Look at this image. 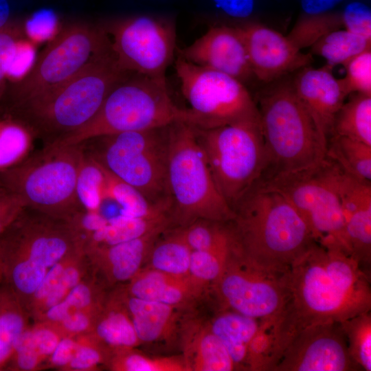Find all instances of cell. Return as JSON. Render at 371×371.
Returning a JSON list of instances; mask_svg holds the SVG:
<instances>
[{
  "label": "cell",
  "instance_id": "1",
  "mask_svg": "<svg viewBox=\"0 0 371 371\" xmlns=\"http://www.w3.org/2000/svg\"><path fill=\"white\" fill-rule=\"evenodd\" d=\"M287 317L295 333L370 311V276L348 253L315 243L288 273Z\"/></svg>",
  "mask_w": 371,
  "mask_h": 371
},
{
  "label": "cell",
  "instance_id": "2",
  "mask_svg": "<svg viewBox=\"0 0 371 371\" xmlns=\"http://www.w3.org/2000/svg\"><path fill=\"white\" fill-rule=\"evenodd\" d=\"M234 211L232 224L239 248L267 269L289 271L316 243L297 211L276 191L255 186Z\"/></svg>",
  "mask_w": 371,
  "mask_h": 371
},
{
  "label": "cell",
  "instance_id": "3",
  "mask_svg": "<svg viewBox=\"0 0 371 371\" xmlns=\"http://www.w3.org/2000/svg\"><path fill=\"white\" fill-rule=\"evenodd\" d=\"M268 85L255 100L266 157L258 181L313 166L326 157V144L292 80L283 77Z\"/></svg>",
  "mask_w": 371,
  "mask_h": 371
},
{
  "label": "cell",
  "instance_id": "4",
  "mask_svg": "<svg viewBox=\"0 0 371 371\" xmlns=\"http://www.w3.org/2000/svg\"><path fill=\"white\" fill-rule=\"evenodd\" d=\"M130 74L110 49L64 83L16 106L17 116L51 144L89 121L111 89Z\"/></svg>",
  "mask_w": 371,
  "mask_h": 371
},
{
  "label": "cell",
  "instance_id": "5",
  "mask_svg": "<svg viewBox=\"0 0 371 371\" xmlns=\"http://www.w3.org/2000/svg\"><path fill=\"white\" fill-rule=\"evenodd\" d=\"M80 245L68 221L26 207L0 235L3 284L25 306L48 271Z\"/></svg>",
  "mask_w": 371,
  "mask_h": 371
},
{
  "label": "cell",
  "instance_id": "6",
  "mask_svg": "<svg viewBox=\"0 0 371 371\" xmlns=\"http://www.w3.org/2000/svg\"><path fill=\"white\" fill-rule=\"evenodd\" d=\"M177 122L199 126L190 109L179 108L174 103L166 82L130 74L111 89L89 121L49 144L79 145L96 137L159 128Z\"/></svg>",
  "mask_w": 371,
  "mask_h": 371
},
{
  "label": "cell",
  "instance_id": "7",
  "mask_svg": "<svg viewBox=\"0 0 371 371\" xmlns=\"http://www.w3.org/2000/svg\"><path fill=\"white\" fill-rule=\"evenodd\" d=\"M166 188L171 216L185 225L198 219L229 222L235 217L219 192L193 126L168 128Z\"/></svg>",
  "mask_w": 371,
  "mask_h": 371
},
{
  "label": "cell",
  "instance_id": "8",
  "mask_svg": "<svg viewBox=\"0 0 371 371\" xmlns=\"http://www.w3.org/2000/svg\"><path fill=\"white\" fill-rule=\"evenodd\" d=\"M83 154L82 144H47L19 166L0 174V185L19 196L27 208L68 221L82 210L76 188Z\"/></svg>",
  "mask_w": 371,
  "mask_h": 371
},
{
  "label": "cell",
  "instance_id": "9",
  "mask_svg": "<svg viewBox=\"0 0 371 371\" xmlns=\"http://www.w3.org/2000/svg\"><path fill=\"white\" fill-rule=\"evenodd\" d=\"M341 173L338 165L326 156L313 166L277 175L256 186L282 195L302 216L317 244L350 255L341 208Z\"/></svg>",
  "mask_w": 371,
  "mask_h": 371
},
{
  "label": "cell",
  "instance_id": "10",
  "mask_svg": "<svg viewBox=\"0 0 371 371\" xmlns=\"http://www.w3.org/2000/svg\"><path fill=\"white\" fill-rule=\"evenodd\" d=\"M194 128L215 183L234 210L258 182L265 168L260 120Z\"/></svg>",
  "mask_w": 371,
  "mask_h": 371
},
{
  "label": "cell",
  "instance_id": "11",
  "mask_svg": "<svg viewBox=\"0 0 371 371\" xmlns=\"http://www.w3.org/2000/svg\"><path fill=\"white\" fill-rule=\"evenodd\" d=\"M168 126L96 137L86 142L91 144L87 151L150 203L164 202L170 199L166 188Z\"/></svg>",
  "mask_w": 371,
  "mask_h": 371
},
{
  "label": "cell",
  "instance_id": "12",
  "mask_svg": "<svg viewBox=\"0 0 371 371\" xmlns=\"http://www.w3.org/2000/svg\"><path fill=\"white\" fill-rule=\"evenodd\" d=\"M110 49L108 36L100 24L75 21L63 26L37 56L29 74L14 84L11 93L14 107L64 83Z\"/></svg>",
  "mask_w": 371,
  "mask_h": 371
},
{
  "label": "cell",
  "instance_id": "13",
  "mask_svg": "<svg viewBox=\"0 0 371 371\" xmlns=\"http://www.w3.org/2000/svg\"><path fill=\"white\" fill-rule=\"evenodd\" d=\"M125 71L166 82L177 50L173 21L147 14L114 17L100 23Z\"/></svg>",
  "mask_w": 371,
  "mask_h": 371
},
{
  "label": "cell",
  "instance_id": "14",
  "mask_svg": "<svg viewBox=\"0 0 371 371\" xmlns=\"http://www.w3.org/2000/svg\"><path fill=\"white\" fill-rule=\"evenodd\" d=\"M183 95L199 128L259 120L255 100L241 81L178 56L175 61Z\"/></svg>",
  "mask_w": 371,
  "mask_h": 371
},
{
  "label": "cell",
  "instance_id": "15",
  "mask_svg": "<svg viewBox=\"0 0 371 371\" xmlns=\"http://www.w3.org/2000/svg\"><path fill=\"white\" fill-rule=\"evenodd\" d=\"M288 273L263 267L236 245L214 284L223 309L260 320L279 317L289 300Z\"/></svg>",
  "mask_w": 371,
  "mask_h": 371
},
{
  "label": "cell",
  "instance_id": "16",
  "mask_svg": "<svg viewBox=\"0 0 371 371\" xmlns=\"http://www.w3.org/2000/svg\"><path fill=\"white\" fill-rule=\"evenodd\" d=\"M360 370L351 359L340 322L311 324L291 338L272 371Z\"/></svg>",
  "mask_w": 371,
  "mask_h": 371
},
{
  "label": "cell",
  "instance_id": "17",
  "mask_svg": "<svg viewBox=\"0 0 371 371\" xmlns=\"http://www.w3.org/2000/svg\"><path fill=\"white\" fill-rule=\"evenodd\" d=\"M243 35L253 76L271 83L295 71L309 66L311 54L302 53L276 30L258 23L238 26Z\"/></svg>",
  "mask_w": 371,
  "mask_h": 371
},
{
  "label": "cell",
  "instance_id": "18",
  "mask_svg": "<svg viewBox=\"0 0 371 371\" xmlns=\"http://www.w3.org/2000/svg\"><path fill=\"white\" fill-rule=\"evenodd\" d=\"M177 51L178 56L192 64L223 73L243 83L254 76L238 26H212Z\"/></svg>",
  "mask_w": 371,
  "mask_h": 371
},
{
  "label": "cell",
  "instance_id": "19",
  "mask_svg": "<svg viewBox=\"0 0 371 371\" xmlns=\"http://www.w3.org/2000/svg\"><path fill=\"white\" fill-rule=\"evenodd\" d=\"M292 83L327 146L335 117L348 97L339 79L327 65L321 68L307 66L300 69Z\"/></svg>",
  "mask_w": 371,
  "mask_h": 371
},
{
  "label": "cell",
  "instance_id": "20",
  "mask_svg": "<svg viewBox=\"0 0 371 371\" xmlns=\"http://www.w3.org/2000/svg\"><path fill=\"white\" fill-rule=\"evenodd\" d=\"M340 201L345 235L351 256L370 276L371 263V181L342 171Z\"/></svg>",
  "mask_w": 371,
  "mask_h": 371
},
{
  "label": "cell",
  "instance_id": "21",
  "mask_svg": "<svg viewBox=\"0 0 371 371\" xmlns=\"http://www.w3.org/2000/svg\"><path fill=\"white\" fill-rule=\"evenodd\" d=\"M166 227H161L140 237L115 245L85 248L91 272L103 284L130 281L139 272L153 245Z\"/></svg>",
  "mask_w": 371,
  "mask_h": 371
},
{
  "label": "cell",
  "instance_id": "22",
  "mask_svg": "<svg viewBox=\"0 0 371 371\" xmlns=\"http://www.w3.org/2000/svg\"><path fill=\"white\" fill-rule=\"evenodd\" d=\"M267 321L223 309L208 325L226 348L237 370H247L248 352L259 343Z\"/></svg>",
  "mask_w": 371,
  "mask_h": 371
},
{
  "label": "cell",
  "instance_id": "23",
  "mask_svg": "<svg viewBox=\"0 0 371 371\" xmlns=\"http://www.w3.org/2000/svg\"><path fill=\"white\" fill-rule=\"evenodd\" d=\"M202 284L191 277H180L153 269L139 271L123 289L133 297L174 306L196 297Z\"/></svg>",
  "mask_w": 371,
  "mask_h": 371
},
{
  "label": "cell",
  "instance_id": "24",
  "mask_svg": "<svg viewBox=\"0 0 371 371\" xmlns=\"http://www.w3.org/2000/svg\"><path fill=\"white\" fill-rule=\"evenodd\" d=\"M92 333L112 352L140 344L120 289L106 295Z\"/></svg>",
  "mask_w": 371,
  "mask_h": 371
},
{
  "label": "cell",
  "instance_id": "25",
  "mask_svg": "<svg viewBox=\"0 0 371 371\" xmlns=\"http://www.w3.org/2000/svg\"><path fill=\"white\" fill-rule=\"evenodd\" d=\"M106 174L103 199L97 211L106 223L118 217H145L170 211V199L152 203L138 190L118 179L107 170Z\"/></svg>",
  "mask_w": 371,
  "mask_h": 371
},
{
  "label": "cell",
  "instance_id": "26",
  "mask_svg": "<svg viewBox=\"0 0 371 371\" xmlns=\"http://www.w3.org/2000/svg\"><path fill=\"white\" fill-rule=\"evenodd\" d=\"M183 362L186 371H232L236 366L209 325L194 326L184 334Z\"/></svg>",
  "mask_w": 371,
  "mask_h": 371
},
{
  "label": "cell",
  "instance_id": "27",
  "mask_svg": "<svg viewBox=\"0 0 371 371\" xmlns=\"http://www.w3.org/2000/svg\"><path fill=\"white\" fill-rule=\"evenodd\" d=\"M140 343L168 337L176 326V306L137 298L120 289Z\"/></svg>",
  "mask_w": 371,
  "mask_h": 371
},
{
  "label": "cell",
  "instance_id": "28",
  "mask_svg": "<svg viewBox=\"0 0 371 371\" xmlns=\"http://www.w3.org/2000/svg\"><path fill=\"white\" fill-rule=\"evenodd\" d=\"M38 137L34 129L17 115L0 119V174L24 162L32 154Z\"/></svg>",
  "mask_w": 371,
  "mask_h": 371
},
{
  "label": "cell",
  "instance_id": "29",
  "mask_svg": "<svg viewBox=\"0 0 371 371\" xmlns=\"http://www.w3.org/2000/svg\"><path fill=\"white\" fill-rule=\"evenodd\" d=\"M170 211L161 212L145 217H118L93 233L84 248L106 246L140 237L157 228L168 226Z\"/></svg>",
  "mask_w": 371,
  "mask_h": 371
},
{
  "label": "cell",
  "instance_id": "30",
  "mask_svg": "<svg viewBox=\"0 0 371 371\" xmlns=\"http://www.w3.org/2000/svg\"><path fill=\"white\" fill-rule=\"evenodd\" d=\"M30 317L21 300L5 285L0 286V370L9 361Z\"/></svg>",
  "mask_w": 371,
  "mask_h": 371
},
{
  "label": "cell",
  "instance_id": "31",
  "mask_svg": "<svg viewBox=\"0 0 371 371\" xmlns=\"http://www.w3.org/2000/svg\"><path fill=\"white\" fill-rule=\"evenodd\" d=\"M352 94L335 117L331 136L345 137L371 146V95Z\"/></svg>",
  "mask_w": 371,
  "mask_h": 371
},
{
  "label": "cell",
  "instance_id": "32",
  "mask_svg": "<svg viewBox=\"0 0 371 371\" xmlns=\"http://www.w3.org/2000/svg\"><path fill=\"white\" fill-rule=\"evenodd\" d=\"M106 295L103 284L90 271L64 300L46 311L36 321L57 323L74 312L100 309Z\"/></svg>",
  "mask_w": 371,
  "mask_h": 371
},
{
  "label": "cell",
  "instance_id": "33",
  "mask_svg": "<svg viewBox=\"0 0 371 371\" xmlns=\"http://www.w3.org/2000/svg\"><path fill=\"white\" fill-rule=\"evenodd\" d=\"M326 156L346 174L361 181H371V146L333 135L327 142Z\"/></svg>",
  "mask_w": 371,
  "mask_h": 371
},
{
  "label": "cell",
  "instance_id": "34",
  "mask_svg": "<svg viewBox=\"0 0 371 371\" xmlns=\"http://www.w3.org/2000/svg\"><path fill=\"white\" fill-rule=\"evenodd\" d=\"M370 46L371 38L341 28L319 38L311 47L310 54L324 58L331 68L336 65L345 67L354 57L371 49Z\"/></svg>",
  "mask_w": 371,
  "mask_h": 371
},
{
  "label": "cell",
  "instance_id": "35",
  "mask_svg": "<svg viewBox=\"0 0 371 371\" xmlns=\"http://www.w3.org/2000/svg\"><path fill=\"white\" fill-rule=\"evenodd\" d=\"M231 221L198 219L177 232L192 251L227 247L237 243Z\"/></svg>",
  "mask_w": 371,
  "mask_h": 371
},
{
  "label": "cell",
  "instance_id": "36",
  "mask_svg": "<svg viewBox=\"0 0 371 371\" xmlns=\"http://www.w3.org/2000/svg\"><path fill=\"white\" fill-rule=\"evenodd\" d=\"M106 177V170L84 147L76 188L77 200L82 210L97 212L99 210Z\"/></svg>",
  "mask_w": 371,
  "mask_h": 371
},
{
  "label": "cell",
  "instance_id": "37",
  "mask_svg": "<svg viewBox=\"0 0 371 371\" xmlns=\"http://www.w3.org/2000/svg\"><path fill=\"white\" fill-rule=\"evenodd\" d=\"M192 249L177 232L156 242L148 254L151 269L180 277H190L189 273Z\"/></svg>",
  "mask_w": 371,
  "mask_h": 371
},
{
  "label": "cell",
  "instance_id": "38",
  "mask_svg": "<svg viewBox=\"0 0 371 371\" xmlns=\"http://www.w3.org/2000/svg\"><path fill=\"white\" fill-rule=\"evenodd\" d=\"M341 28H344L341 12L332 10L319 14H302L286 36L302 51L311 47L328 33Z\"/></svg>",
  "mask_w": 371,
  "mask_h": 371
},
{
  "label": "cell",
  "instance_id": "39",
  "mask_svg": "<svg viewBox=\"0 0 371 371\" xmlns=\"http://www.w3.org/2000/svg\"><path fill=\"white\" fill-rule=\"evenodd\" d=\"M350 356L360 370H371V315L364 313L340 322Z\"/></svg>",
  "mask_w": 371,
  "mask_h": 371
},
{
  "label": "cell",
  "instance_id": "40",
  "mask_svg": "<svg viewBox=\"0 0 371 371\" xmlns=\"http://www.w3.org/2000/svg\"><path fill=\"white\" fill-rule=\"evenodd\" d=\"M106 367L113 371H186L183 360L150 357L134 348L113 351Z\"/></svg>",
  "mask_w": 371,
  "mask_h": 371
},
{
  "label": "cell",
  "instance_id": "41",
  "mask_svg": "<svg viewBox=\"0 0 371 371\" xmlns=\"http://www.w3.org/2000/svg\"><path fill=\"white\" fill-rule=\"evenodd\" d=\"M237 244L207 250L192 251L190 276L202 285L207 283L214 285L223 272L231 250Z\"/></svg>",
  "mask_w": 371,
  "mask_h": 371
},
{
  "label": "cell",
  "instance_id": "42",
  "mask_svg": "<svg viewBox=\"0 0 371 371\" xmlns=\"http://www.w3.org/2000/svg\"><path fill=\"white\" fill-rule=\"evenodd\" d=\"M78 350L63 371H96L106 366L112 351L93 333L78 335Z\"/></svg>",
  "mask_w": 371,
  "mask_h": 371
},
{
  "label": "cell",
  "instance_id": "43",
  "mask_svg": "<svg viewBox=\"0 0 371 371\" xmlns=\"http://www.w3.org/2000/svg\"><path fill=\"white\" fill-rule=\"evenodd\" d=\"M345 67L346 76L339 80L347 95H371V49L354 57Z\"/></svg>",
  "mask_w": 371,
  "mask_h": 371
},
{
  "label": "cell",
  "instance_id": "44",
  "mask_svg": "<svg viewBox=\"0 0 371 371\" xmlns=\"http://www.w3.org/2000/svg\"><path fill=\"white\" fill-rule=\"evenodd\" d=\"M25 37L34 45L50 42L59 34L63 27L58 15L52 10L35 12L22 24Z\"/></svg>",
  "mask_w": 371,
  "mask_h": 371
},
{
  "label": "cell",
  "instance_id": "45",
  "mask_svg": "<svg viewBox=\"0 0 371 371\" xmlns=\"http://www.w3.org/2000/svg\"><path fill=\"white\" fill-rule=\"evenodd\" d=\"M37 56L36 45L24 36L13 46L8 60L6 78L15 84L23 80L33 67Z\"/></svg>",
  "mask_w": 371,
  "mask_h": 371
},
{
  "label": "cell",
  "instance_id": "46",
  "mask_svg": "<svg viewBox=\"0 0 371 371\" xmlns=\"http://www.w3.org/2000/svg\"><path fill=\"white\" fill-rule=\"evenodd\" d=\"M344 28L355 34L371 38L370 9L361 2L347 5L341 12Z\"/></svg>",
  "mask_w": 371,
  "mask_h": 371
},
{
  "label": "cell",
  "instance_id": "47",
  "mask_svg": "<svg viewBox=\"0 0 371 371\" xmlns=\"http://www.w3.org/2000/svg\"><path fill=\"white\" fill-rule=\"evenodd\" d=\"M102 308L74 312L61 321L52 324L57 326L63 337L66 336H78L92 333L96 319Z\"/></svg>",
  "mask_w": 371,
  "mask_h": 371
},
{
  "label": "cell",
  "instance_id": "48",
  "mask_svg": "<svg viewBox=\"0 0 371 371\" xmlns=\"http://www.w3.org/2000/svg\"><path fill=\"white\" fill-rule=\"evenodd\" d=\"M24 36L22 24L15 21L0 30V102L6 88V70L10 53L16 42Z\"/></svg>",
  "mask_w": 371,
  "mask_h": 371
},
{
  "label": "cell",
  "instance_id": "49",
  "mask_svg": "<svg viewBox=\"0 0 371 371\" xmlns=\"http://www.w3.org/2000/svg\"><path fill=\"white\" fill-rule=\"evenodd\" d=\"M26 207V205L19 196L0 185V235Z\"/></svg>",
  "mask_w": 371,
  "mask_h": 371
},
{
  "label": "cell",
  "instance_id": "50",
  "mask_svg": "<svg viewBox=\"0 0 371 371\" xmlns=\"http://www.w3.org/2000/svg\"><path fill=\"white\" fill-rule=\"evenodd\" d=\"M78 345V336L63 337L45 362L44 369L52 368L63 371L74 358Z\"/></svg>",
  "mask_w": 371,
  "mask_h": 371
},
{
  "label": "cell",
  "instance_id": "51",
  "mask_svg": "<svg viewBox=\"0 0 371 371\" xmlns=\"http://www.w3.org/2000/svg\"><path fill=\"white\" fill-rule=\"evenodd\" d=\"M228 16L238 19L248 18L253 12L254 0H212Z\"/></svg>",
  "mask_w": 371,
  "mask_h": 371
},
{
  "label": "cell",
  "instance_id": "52",
  "mask_svg": "<svg viewBox=\"0 0 371 371\" xmlns=\"http://www.w3.org/2000/svg\"><path fill=\"white\" fill-rule=\"evenodd\" d=\"M343 0H301V8L305 14H319L330 12Z\"/></svg>",
  "mask_w": 371,
  "mask_h": 371
},
{
  "label": "cell",
  "instance_id": "53",
  "mask_svg": "<svg viewBox=\"0 0 371 371\" xmlns=\"http://www.w3.org/2000/svg\"><path fill=\"white\" fill-rule=\"evenodd\" d=\"M11 20L10 6L8 0H0V30L10 25Z\"/></svg>",
  "mask_w": 371,
  "mask_h": 371
},
{
  "label": "cell",
  "instance_id": "54",
  "mask_svg": "<svg viewBox=\"0 0 371 371\" xmlns=\"http://www.w3.org/2000/svg\"><path fill=\"white\" fill-rule=\"evenodd\" d=\"M2 278H3V270H2V262H1V256H0V282H2Z\"/></svg>",
  "mask_w": 371,
  "mask_h": 371
}]
</instances>
